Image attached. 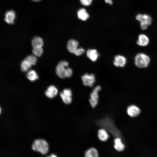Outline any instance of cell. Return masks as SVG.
Returning a JSON list of instances; mask_svg holds the SVG:
<instances>
[{
	"label": "cell",
	"mask_w": 157,
	"mask_h": 157,
	"mask_svg": "<svg viewBox=\"0 0 157 157\" xmlns=\"http://www.w3.org/2000/svg\"><path fill=\"white\" fill-rule=\"evenodd\" d=\"M32 149L34 151H38L44 155L48 152L49 145L47 142L43 139H37L35 140L32 145Z\"/></svg>",
	"instance_id": "1"
},
{
	"label": "cell",
	"mask_w": 157,
	"mask_h": 157,
	"mask_svg": "<svg viewBox=\"0 0 157 157\" xmlns=\"http://www.w3.org/2000/svg\"><path fill=\"white\" fill-rule=\"evenodd\" d=\"M134 61L135 65L138 67L144 68L148 66L150 59L147 54L143 53H139L135 56Z\"/></svg>",
	"instance_id": "2"
},
{
	"label": "cell",
	"mask_w": 157,
	"mask_h": 157,
	"mask_svg": "<svg viewBox=\"0 0 157 157\" xmlns=\"http://www.w3.org/2000/svg\"><path fill=\"white\" fill-rule=\"evenodd\" d=\"M135 18L140 22L141 28L143 30L147 29L148 26L151 25L152 22V19L150 16L146 14H138Z\"/></svg>",
	"instance_id": "3"
},
{
	"label": "cell",
	"mask_w": 157,
	"mask_h": 157,
	"mask_svg": "<svg viewBox=\"0 0 157 157\" xmlns=\"http://www.w3.org/2000/svg\"><path fill=\"white\" fill-rule=\"evenodd\" d=\"M100 124L107 129L113 135L119 137L120 136V133L115 126L113 123L108 118H105L102 120Z\"/></svg>",
	"instance_id": "4"
},
{
	"label": "cell",
	"mask_w": 157,
	"mask_h": 157,
	"mask_svg": "<svg viewBox=\"0 0 157 157\" xmlns=\"http://www.w3.org/2000/svg\"><path fill=\"white\" fill-rule=\"evenodd\" d=\"M101 89V87L99 85L96 86L91 93L89 101L92 107L95 108L98 104L99 97L98 92Z\"/></svg>",
	"instance_id": "5"
},
{
	"label": "cell",
	"mask_w": 157,
	"mask_h": 157,
	"mask_svg": "<svg viewBox=\"0 0 157 157\" xmlns=\"http://www.w3.org/2000/svg\"><path fill=\"white\" fill-rule=\"evenodd\" d=\"M69 65L68 63L66 61H61L58 63L56 68V73L60 78H64L66 77L65 68Z\"/></svg>",
	"instance_id": "6"
},
{
	"label": "cell",
	"mask_w": 157,
	"mask_h": 157,
	"mask_svg": "<svg viewBox=\"0 0 157 157\" xmlns=\"http://www.w3.org/2000/svg\"><path fill=\"white\" fill-rule=\"evenodd\" d=\"M83 85L86 86L92 87L95 81V77L93 74H85L81 77Z\"/></svg>",
	"instance_id": "7"
},
{
	"label": "cell",
	"mask_w": 157,
	"mask_h": 157,
	"mask_svg": "<svg viewBox=\"0 0 157 157\" xmlns=\"http://www.w3.org/2000/svg\"><path fill=\"white\" fill-rule=\"evenodd\" d=\"M126 59L124 56L118 55L115 57L113 63L117 67H123L126 65Z\"/></svg>",
	"instance_id": "8"
},
{
	"label": "cell",
	"mask_w": 157,
	"mask_h": 157,
	"mask_svg": "<svg viewBox=\"0 0 157 157\" xmlns=\"http://www.w3.org/2000/svg\"><path fill=\"white\" fill-rule=\"evenodd\" d=\"M78 43L77 41L73 39H71L67 42V48L70 52L74 53L78 48Z\"/></svg>",
	"instance_id": "9"
},
{
	"label": "cell",
	"mask_w": 157,
	"mask_h": 157,
	"mask_svg": "<svg viewBox=\"0 0 157 157\" xmlns=\"http://www.w3.org/2000/svg\"><path fill=\"white\" fill-rule=\"evenodd\" d=\"M149 38L146 35L141 34L139 35L136 42L138 45L144 47L149 44Z\"/></svg>",
	"instance_id": "10"
},
{
	"label": "cell",
	"mask_w": 157,
	"mask_h": 157,
	"mask_svg": "<svg viewBox=\"0 0 157 157\" xmlns=\"http://www.w3.org/2000/svg\"><path fill=\"white\" fill-rule=\"evenodd\" d=\"M127 112L129 116L132 117H134L138 115L140 113V110L137 106L135 105H131L128 108Z\"/></svg>",
	"instance_id": "11"
},
{
	"label": "cell",
	"mask_w": 157,
	"mask_h": 157,
	"mask_svg": "<svg viewBox=\"0 0 157 157\" xmlns=\"http://www.w3.org/2000/svg\"><path fill=\"white\" fill-rule=\"evenodd\" d=\"M58 90L56 87L53 85L49 86L45 92L46 95L48 98H52L57 94Z\"/></svg>",
	"instance_id": "12"
},
{
	"label": "cell",
	"mask_w": 157,
	"mask_h": 157,
	"mask_svg": "<svg viewBox=\"0 0 157 157\" xmlns=\"http://www.w3.org/2000/svg\"><path fill=\"white\" fill-rule=\"evenodd\" d=\"M15 13L13 10H10L7 12L5 15V21L9 24H12L14 23L15 18Z\"/></svg>",
	"instance_id": "13"
},
{
	"label": "cell",
	"mask_w": 157,
	"mask_h": 157,
	"mask_svg": "<svg viewBox=\"0 0 157 157\" xmlns=\"http://www.w3.org/2000/svg\"><path fill=\"white\" fill-rule=\"evenodd\" d=\"M86 55L91 60L94 62L97 59L99 54L96 49H89L87 51Z\"/></svg>",
	"instance_id": "14"
},
{
	"label": "cell",
	"mask_w": 157,
	"mask_h": 157,
	"mask_svg": "<svg viewBox=\"0 0 157 157\" xmlns=\"http://www.w3.org/2000/svg\"><path fill=\"white\" fill-rule=\"evenodd\" d=\"M114 148L116 150L119 152L123 151L125 148V145L122 142L120 137H117L114 140Z\"/></svg>",
	"instance_id": "15"
},
{
	"label": "cell",
	"mask_w": 157,
	"mask_h": 157,
	"mask_svg": "<svg viewBox=\"0 0 157 157\" xmlns=\"http://www.w3.org/2000/svg\"><path fill=\"white\" fill-rule=\"evenodd\" d=\"M78 18L83 21L86 20L89 17V15L84 8H80L77 12Z\"/></svg>",
	"instance_id": "16"
},
{
	"label": "cell",
	"mask_w": 157,
	"mask_h": 157,
	"mask_svg": "<svg viewBox=\"0 0 157 157\" xmlns=\"http://www.w3.org/2000/svg\"><path fill=\"white\" fill-rule=\"evenodd\" d=\"M98 137L101 141L104 142L108 139L109 135L106 129H101L98 131Z\"/></svg>",
	"instance_id": "17"
},
{
	"label": "cell",
	"mask_w": 157,
	"mask_h": 157,
	"mask_svg": "<svg viewBox=\"0 0 157 157\" xmlns=\"http://www.w3.org/2000/svg\"><path fill=\"white\" fill-rule=\"evenodd\" d=\"M31 44L33 48H42L43 45L42 39L39 37H35L32 39Z\"/></svg>",
	"instance_id": "18"
},
{
	"label": "cell",
	"mask_w": 157,
	"mask_h": 157,
	"mask_svg": "<svg viewBox=\"0 0 157 157\" xmlns=\"http://www.w3.org/2000/svg\"><path fill=\"white\" fill-rule=\"evenodd\" d=\"M26 76L27 78L31 81H34L39 78L36 72L33 70H31L28 72Z\"/></svg>",
	"instance_id": "19"
},
{
	"label": "cell",
	"mask_w": 157,
	"mask_h": 157,
	"mask_svg": "<svg viewBox=\"0 0 157 157\" xmlns=\"http://www.w3.org/2000/svg\"><path fill=\"white\" fill-rule=\"evenodd\" d=\"M85 156L86 157H97L99 156L97 150L95 148H91L85 153Z\"/></svg>",
	"instance_id": "20"
},
{
	"label": "cell",
	"mask_w": 157,
	"mask_h": 157,
	"mask_svg": "<svg viewBox=\"0 0 157 157\" xmlns=\"http://www.w3.org/2000/svg\"><path fill=\"white\" fill-rule=\"evenodd\" d=\"M24 59L32 66L35 65L37 60L35 56L33 55L28 56Z\"/></svg>",
	"instance_id": "21"
},
{
	"label": "cell",
	"mask_w": 157,
	"mask_h": 157,
	"mask_svg": "<svg viewBox=\"0 0 157 157\" xmlns=\"http://www.w3.org/2000/svg\"><path fill=\"white\" fill-rule=\"evenodd\" d=\"M32 66L24 59L21 63V69L22 72H26Z\"/></svg>",
	"instance_id": "22"
},
{
	"label": "cell",
	"mask_w": 157,
	"mask_h": 157,
	"mask_svg": "<svg viewBox=\"0 0 157 157\" xmlns=\"http://www.w3.org/2000/svg\"><path fill=\"white\" fill-rule=\"evenodd\" d=\"M60 96L63 101L65 104H68L71 103L72 101L71 96L66 95L63 92H60Z\"/></svg>",
	"instance_id": "23"
},
{
	"label": "cell",
	"mask_w": 157,
	"mask_h": 157,
	"mask_svg": "<svg viewBox=\"0 0 157 157\" xmlns=\"http://www.w3.org/2000/svg\"><path fill=\"white\" fill-rule=\"evenodd\" d=\"M32 51L35 56L40 57L42 55L43 51L42 47L33 48Z\"/></svg>",
	"instance_id": "24"
},
{
	"label": "cell",
	"mask_w": 157,
	"mask_h": 157,
	"mask_svg": "<svg viewBox=\"0 0 157 157\" xmlns=\"http://www.w3.org/2000/svg\"><path fill=\"white\" fill-rule=\"evenodd\" d=\"M85 51L84 49L82 47L78 48L75 51L74 54L77 56L82 55Z\"/></svg>",
	"instance_id": "25"
},
{
	"label": "cell",
	"mask_w": 157,
	"mask_h": 157,
	"mask_svg": "<svg viewBox=\"0 0 157 157\" xmlns=\"http://www.w3.org/2000/svg\"><path fill=\"white\" fill-rule=\"evenodd\" d=\"M81 3L85 6H90L92 3V0H79Z\"/></svg>",
	"instance_id": "26"
},
{
	"label": "cell",
	"mask_w": 157,
	"mask_h": 157,
	"mask_svg": "<svg viewBox=\"0 0 157 157\" xmlns=\"http://www.w3.org/2000/svg\"><path fill=\"white\" fill-rule=\"evenodd\" d=\"M73 73L72 69L69 68L67 67L65 69L66 77L70 78L71 77Z\"/></svg>",
	"instance_id": "27"
},
{
	"label": "cell",
	"mask_w": 157,
	"mask_h": 157,
	"mask_svg": "<svg viewBox=\"0 0 157 157\" xmlns=\"http://www.w3.org/2000/svg\"><path fill=\"white\" fill-rule=\"evenodd\" d=\"M65 94L71 96L72 95V92L71 90L69 89H64L63 92Z\"/></svg>",
	"instance_id": "28"
},
{
	"label": "cell",
	"mask_w": 157,
	"mask_h": 157,
	"mask_svg": "<svg viewBox=\"0 0 157 157\" xmlns=\"http://www.w3.org/2000/svg\"><path fill=\"white\" fill-rule=\"evenodd\" d=\"M105 2L110 5H111L113 3V2L112 0H105Z\"/></svg>",
	"instance_id": "29"
},
{
	"label": "cell",
	"mask_w": 157,
	"mask_h": 157,
	"mask_svg": "<svg viewBox=\"0 0 157 157\" xmlns=\"http://www.w3.org/2000/svg\"><path fill=\"white\" fill-rule=\"evenodd\" d=\"M33 1H35V2H37V1H41V0H32Z\"/></svg>",
	"instance_id": "30"
},
{
	"label": "cell",
	"mask_w": 157,
	"mask_h": 157,
	"mask_svg": "<svg viewBox=\"0 0 157 157\" xmlns=\"http://www.w3.org/2000/svg\"><path fill=\"white\" fill-rule=\"evenodd\" d=\"M51 157H56V156L54 154H52L51 155Z\"/></svg>",
	"instance_id": "31"
},
{
	"label": "cell",
	"mask_w": 157,
	"mask_h": 157,
	"mask_svg": "<svg viewBox=\"0 0 157 157\" xmlns=\"http://www.w3.org/2000/svg\"><path fill=\"white\" fill-rule=\"evenodd\" d=\"M1 107H0V114L1 113Z\"/></svg>",
	"instance_id": "32"
}]
</instances>
